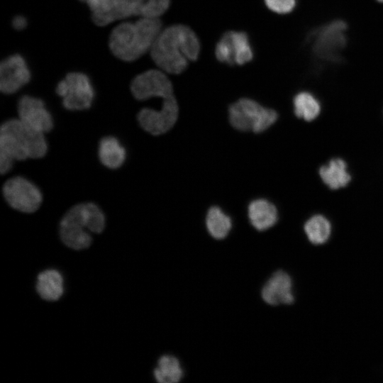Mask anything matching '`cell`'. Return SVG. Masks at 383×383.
<instances>
[{
    "label": "cell",
    "mask_w": 383,
    "mask_h": 383,
    "mask_svg": "<svg viewBox=\"0 0 383 383\" xmlns=\"http://www.w3.org/2000/svg\"><path fill=\"white\" fill-rule=\"evenodd\" d=\"M30 73L25 60L19 55L6 58L0 65V89L4 94H13L27 84Z\"/></svg>",
    "instance_id": "cell-13"
},
{
    "label": "cell",
    "mask_w": 383,
    "mask_h": 383,
    "mask_svg": "<svg viewBox=\"0 0 383 383\" xmlns=\"http://www.w3.org/2000/svg\"><path fill=\"white\" fill-rule=\"evenodd\" d=\"M18 118L33 129L43 133L53 128V120L44 102L38 98L25 95L18 103Z\"/></svg>",
    "instance_id": "cell-12"
},
{
    "label": "cell",
    "mask_w": 383,
    "mask_h": 383,
    "mask_svg": "<svg viewBox=\"0 0 383 383\" xmlns=\"http://www.w3.org/2000/svg\"><path fill=\"white\" fill-rule=\"evenodd\" d=\"M263 300L270 305L290 304L294 301L292 282L282 270L274 272L262 289Z\"/></svg>",
    "instance_id": "cell-14"
},
{
    "label": "cell",
    "mask_w": 383,
    "mask_h": 383,
    "mask_svg": "<svg viewBox=\"0 0 383 383\" xmlns=\"http://www.w3.org/2000/svg\"><path fill=\"white\" fill-rule=\"evenodd\" d=\"M48 145L44 133L19 118L9 119L0 128V172L7 173L15 160L44 157Z\"/></svg>",
    "instance_id": "cell-2"
},
{
    "label": "cell",
    "mask_w": 383,
    "mask_h": 383,
    "mask_svg": "<svg viewBox=\"0 0 383 383\" xmlns=\"http://www.w3.org/2000/svg\"><path fill=\"white\" fill-rule=\"evenodd\" d=\"M12 24L16 30H21L26 27L27 22L24 17L18 16L13 19Z\"/></svg>",
    "instance_id": "cell-27"
},
{
    "label": "cell",
    "mask_w": 383,
    "mask_h": 383,
    "mask_svg": "<svg viewBox=\"0 0 383 383\" xmlns=\"http://www.w3.org/2000/svg\"><path fill=\"white\" fill-rule=\"evenodd\" d=\"M323 183L331 190L346 187L353 179L347 161L340 157L331 158L318 169Z\"/></svg>",
    "instance_id": "cell-15"
},
{
    "label": "cell",
    "mask_w": 383,
    "mask_h": 383,
    "mask_svg": "<svg viewBox=\"0 0 383 383\" xmlns=\"http://www.w3.org/2000/svg\"><path fill=\"white\" fill-rule=\"evenodd\" d=\"M277 113L265 108L250 99H240L228 109V118L231 126L241 131L260 133L275 123Z\"/></svg>",
    "instance_id": "cell-5"
},
{
    "label": "cell",
    "mask_w": 383,
    "mask_h": 383,
    "mask_svg": "<svg viewBox=\"0 0 383 383\" xmlns=\"http://www.w3.org/2000/svg\"><path fill=\"white\" fill-rule=\"evenodd\" d=\"M179 107L174 96L162 99L160 110L149 108L141 109L137 120L140 127L146 132L158 135L167 132L176 123Z\"/></svg>",
    "instance_id": "cell-10"
},
{
    "label": "cell",
    "mask_w": 383,
    "mask_h": 383,
    "mask_svg": "<svg viewBox=\"0 0 383 383\" xmlns=\"http://www.w3.org/2000/svg\"><path fill=\"white\" fill-rule=\"evenodd\" d=\"M170 0H146L141 18H158L170 7Z\"/></svg>",
    "instance_id": "cell-24"
},
{
    "label": "cell",
    "mask_w": 383,
    "mask_h": 383,
    "mask_svg": "<svg viewBox=\"0 0 383 383\" xmlns=\"http://www.w3.org/2000/svg\"><path fill=\"white\" fill-rule=\"evenodd\" d=\"M295 116L306 122L315 121L322 112V104L318 98L308 91L298 92L293 99Z\"/></svg>",
    "instance_id": "cell-19"
},
{
    "label": "cell",
    "mask_w": 383,
    "mask_h": 383,
    "mask_svg": "<svg viewBox=\"0 0 383 383\" xmlns=\"http://www.w3.org/2000/svg\"><path fill=\"white\" fill-rule=\"evenodd\" d=\"M2 193L11 208L23 213H34L43 201L40 189L28 179L20 176L6 180L2 187Z\"/></svg>",
    "instance_id": "cell-8"
},
{
    "label": "cell",
    "mask_w": 383,
    "mask_h": 383,
    "mask_svg": "<svg viewBox=\"0 0 383 383\" xmlns=\"http://www.w3.org/2000/svg\"><path fill=\"white\" fill-rule=\"evenodd\" d=\"M146 0H113L109 11L94 23L104 26L115 21L133 16L142 17Z\"/></svg>",
    "instance_id": "cell-17"
},
{
    "label": "cell",
    "mask_w": 383,
    "mask_h": 383,
    "mask_svg": "<svg viewBox=\"0 0 383 383\" xmlns=\"http://www.w3.org/2000/svg\"><path fill=\"white\" fill-rule=\"evenodd\" d=\"M98 157L104 166L115 170L119 168L124 163L126 152L116 138L106 136L99 141Z\"/></svg>",
    "instance_id": "cell-18"
},
{
    "label": "cell",
    "mask_w": 383,
    "mask_h": 383,
    "mask_svg": "<svg viewBox=\"0 0 383 383\" xmlns=\"http://www.w3.org/2000/svg\"><path fill=\"white\" fill-rule=\"evenodd\" d=\"M57 94L62 99L67 110L82 111L90 108L94 91L89 78L82 72H70L56 87Z\"/></svg>",
    "instance_id": "cell-7"
},
{
    "label": "cell",
    "mask_w": 383,
    "mask_h": 383,
    "mask_svg": "<svg viewBox=\"0 0 383 383\" xmlns=\"http://www.w3.org/2000/svg\"><path fill=\"white\" fill-rule=\"evenodd\" d=\"M131 91L133 96L140 101L152 97L164 99L174 96L170 79L164 72L156 70H148L136 76L131 82Z\"/></svg>",
    "instance_id": "cell-11"
},
{
    "label": "cell",
    "mask_w": 383,
    "mask_h": 383,
    "mask_svg": "<svg viewBox=\"0 0 383 383\" xmlns=\"http://www.w3.org/2000/svg\"><path fill=\"white\" fill-rule=\"evenodd\" d=\"M206 224L208 231L216 239L226 237L232 226L230 217L216 206H213L209 210Z\"/></svg>",
    "instance_id": "cell-23"
},
{
    "label": "cell",
    "mask_w": 383,
    "mask_h": 383,
    "mask_svg": "<svg viewBox=\"0 0 383 383\" xmlns=\"http://www.w3.org/2000/svg\"><path fill=\"white\" fill-rule=\"evenodd\" d=\"M248 216L251 224L258 231L272 227L278 220L276 206L265 199H257L248 206Z\"/></svg>",
    "instance_id": "cell-16"
},
{
    "label": "cell",
    "mask_w": 383,
    "mask_h": 383,
    "mask_svg": "<svg viewBox=\"0 0 383 383\" xmlns=\"http://www.w3.org/2000/svg\"><path fill=\"white\" fill-rule=\"evenodd\" d=\"M106 218L94 203L83 202L71 207L60 223V236L63 243L76 250L88 248L92 241L90 234L101 233Z\"/></svg>",
    "instance_id": "cell-4"
},
{
    "label": "cell",
    "mask_w": 383,
    "mask_h": 383,
    "mask_svg": "<svg viewBox=\"0 0 383 383\" xmlns=\"http://www.w3.org/2000/svg\"><path fill=\"white\" fill-rule=\"evenodd\" d=\"M183 371L179 360L171 355L162 356L154 371L155 379L160 383H176L182 377Z\"/></svg>",
    "instance_id": "cell-22"
},
{
    "label": "cell",
    "mask_w": 383,
    "mask_h": 383,
    "mask_svg": "<svg viewBox=\"0 0 383 383\" xmlns=\"http://www.w3.org/2000/svg\"><path fill=\"white\" fill-rule=\"evenodd\" d=\"M215 55L218 61L228 65H243L254 57L247 33L234 30L222 35L216 45Z\"/></svg>",
    "instance_id": "cell-9"
},
{
    "label": "cell",
    "mask_w": 383,
    "mask_h": 383,
    "mask_svg": "<svg viewBox=\"0 0 383 383\" xmlns=\"http://www.w3.org/2000/svg\"><path fill=\"white\" fill-rule=\"evenodd\" d=\"M377 1H378L379 2L383 3V0H377Z\"/></svg>",
    "instance_id": "cell-28"
},
{
    "label": "cell",
    "mask_w": 383,
    "mask_h": 383,
    "mask_svg": "<svg viewBox=\"0 0 383 383\" xmlns=\"http://www.w3.org/2000/svg\"><path fill=\"white\" fill-rule=\"evenodd\" d=\"M267 8L279 14L289 13L296 6V0H265Z\"/></svg>",
    "instance_id": "cell-26"
},
{
    "label": "cell",
    "mask_w": 383,
    "mask_h": 383,
    "mask_svg": "<svg viewBox=\"0 0 383 383\" xmlns=\"http://www.w3.org/2000/svg\"><path fill=\"white\" fill-rule=\"evenodd\" d=\"M200 48L199 38L189 27L174 25L160 32L150 54L162 70L179 74L187 69L189 61L197 60Z\"/></svg>",
    "instance_id": "cell-1"
},
{
    "label": "cell",
    "mask_w": 383,
    "mask_h": 383,
    "mask_svg": "<svg viewBox=\"0 0 383 383\" xmlns=\"http://www.w3.org/2000/svg\"><path fill=\"white\" fill-rule=\"evenodd\" d=\"M85 2L90 9L92 13L93 21H96L99 18L106 14L110 9L113 0H80Z\"/></svg>",
    "instance_id": "cell-25"
},
{
    "label": "cell",
    "mask_w": 383,
    "mask_h": 383,
    "mask_svg": "<svg viewBox=\"0 0 383 383\" xmlns=\"http://www.w3.org/2000/svg\"><path fill=\"white\" fill-rule=\"evenodd\" d=\"M304 231L311 243L322 245L331 237L332 224L327 216L321 213H315L309 216L305 221Z\"/></svg>",
    "instance_id": "cell-21"
},
{
    "label": "cell",
    "mask_w": 383,
    "mask_h": 383,
    "mask_svg": "<svg viewBox=\"0 0 383 383\" xmlns=\"http://www.w3.org/2000/svg\"><path fill=\"white\" fill-rule=\"evenodd\" d=\"M162 29L159 18H140L115 27L109 45L113 54L123 61H133L150 50Z\"/></svg>",
    "instance_id": "cell-3"
},
{
    "label": "cell",
    "mask_w": 383,
    "mask_h": 383,
    "mask_svg": "<svg viewBox=\"0 0 383 383\" xmlns=\"http://www.w3.org/2000/svg\"><path fill=\"white\" fill-rule=\"evenodd\" d=\"M36 290L44 300L54 301L58 300L63 294V279L55 270H47L38 276Z\"/></svg>",
    "instance_id": "cell-20"
},
{
    "label": "cell",
    "mask_w": 383,
    "mask_h": 383,
    "mask_svg": "<svg viewBox=\"0 0 383 383\" xmlns=\"http://www.w3.org/2000/svg\"><path fill=\"white\" fill-rule=\"evenodd\" d=\"M347 24L335 20L325 24L311 33L312 52L320 60L336 62L347 43Z\"/></svg>",
    "instance_id": "cell-6"
}]
</instances>
